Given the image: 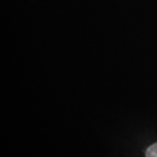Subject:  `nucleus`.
<instances>
[{
	"label": "nucleus",
	"instance_id": "obj_1",
	"mask_svg": "<svg viewBox=\"0 0 157 157\" xmlns=\"http://www.w3.org/2000/svg\"><path fill=\"white\" fill-rule=\"evenodd\" d=\"M146 157H157V142L154 143L147 149Z\"/></svg>",
	"mask_w": 157,
	"mask_h": 157
}]
</instances>
